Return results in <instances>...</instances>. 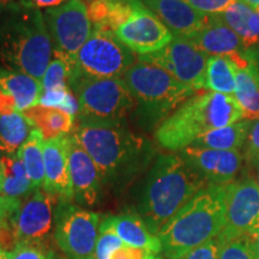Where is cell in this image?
Wrapping results in <instances>:
<instances>
[{"label":"cell","instance_id":"836d02e7","mask_svg":"<svg viewBox=\"0 0 259 259\" xmlns=\"http://www.w3.org/2000/svg\"><path fill=\"white\" fill-rule=\"evenodd\" d=\"M245 160L250 166L259 168V119L254 124H252L246 141Z\"/></svg>","mask_w":259,"mask_h":259},{"label":"cell","instance_id":"ac0fdd59","mask_svg":"<svg viewBox=\"0 0 259 259\" xmlns=\"http://www.w3.org/2000/svg\"><path fill=\"white\" fill-rule=\"evenodd\" d=\"M44 160V190L56 197L58 202H71L73 192L67 154V135L45 141Z\"/></svg>","mask_w":259,"mask_h":259},{"label":"cell","instance_id":"ffe728a7","mask_svg":"<svg viewBox=\"0 0 259 259\" xmlns=\"http://www.w3.org/2000/svg\"><path fill=\"white\" fill-rule=\"evenodd\" d=\"M200 51L210 56L228 57L245 50L244 42L216 15H208L204 27L189 38Z\"/></svg>","mask_w":259,"mask_h":259},{"label":"cell","instance_id":"30bf717a","mask_svg":"<svg viewBox=\"0 0 259 259\" xmlns=\"http://www.w3.org/2000/svg\"><path fill=\"white\" fill-rule=\"evenodd\" d=\"M53 46V56L72 65L77 53L93 34L88 8L83 0H69L63 5L47 9L44 14Z\"/></svg>","mask_w":259,"mask_h":259},{"label":"cell","instance_id":"7dc6e473","mask_svg":"<svg viewBox=\"0 0 259 259\" xmlns=\"http://www.w3.org/2000/svg\"><path fill=\"white\" fill-rule=\"evenodd\" d=\"M255 12H257V15H258V17H259V10H255ZM258 46H259V38H258Z\"/></svg>","mask_w":259,"mask_h":259},{"label":"cell","instance_id":"d6986e66","mask_svg":"<svg viewBox=\"0 0 259 259\" xmlns=\"http://www.w3.org/2000/svg\"><path fill=\"white\" fill-rule=\"evenodd\" d=\"M169 29L174 37L191 38L206 23L208 15L197 11L186 0H142Z\"/></svg>","mask_w":259,"mask_h":259},{"label":"cell","instance_id":"5b68a950","mask_svg":"<svg viewBox=\"0 0 259 259\" xmlns=\"http://www.w3.org/2000/svg\"><path fill=\"white\" fill-rule=\"evenodd\" d=\"M241 119L244 112L234 96L203 92L194 94L162 121L154 136L163 149L181 151L200 136Z\"/></svg>","mask_w":259,"mask_h":259},{"label":"cell","instance_id":"4dcf8cb0","mask_svg":"<svg viewBox=\"0 0 259 259\" xmlns=\"http://www.w3.org/2000/svg\"><path fill=\"white\" fill-rule=\"evenodd\" d=\"M71 71H72V65L69 61L61 57L54 56L41 80L44 92L70 88L69 79Z\"/></svg>","mask_w":259,"mask_h":259},{"label":"cell","instance_id":"60d3db41","mask_svg":"<svg viewBox=\"0 0 259 259\" xmlns=\"http://www.w3.org/2000/svg\"><path fill=\"white\" fill-rule=\"evenodd\" d=\"M111 259H130L127 252H126V245L122 248H119L118 251H115Z\"/></svg>","mask_w":259,"mask_h":259},{"label":"cell","instance_id":"277c9868","mask_svg":"<svg viewBox=\"0 0 259 259\" xmlns=\"http://www.w3.org/2000/svg\"><path fill=\"white\" fill-rule=\"evenodd\" d=\"M227 185L208 184L157 233L161 253L181 259L187 252L218 239L225 228Z\"/></svg>","mask_w":259,"mask_h":259},{"label":"cell","instance_id":"484cf974","mask_svg":"<svg viewBox=\"0 0 259 259\" xmlns=\"http://www.w3.org/2000/svg\"><path fill=\"white\" fill-rule=\"evenodd\" d=\"M35 126L23 113L0 115V153L17 154Z\"/></svg>","mask_w":259,"mask_h":259},{"label":"cell","instance_id":"8fae6325","mask_svg":"<svg viewBox=\"0 0 259 259\" xmlns=\"http://www.w3.org/2000/svg\"><path fill=\"white\" fill-rule=\"evenodd\" d=\"M137 59L162 67L194 92L205 89L206 63L209 57L189 38L174 37L161 51L147 56H138Z\"/></svg>","mask_w":259,"mask_h":259},{"label":"cell","instance_id":"ab89813d","mask_svg":"<svg viewBox=\"0 0 259 259\" xmlns=\"http://www.w3.org/2000/svg\"><path fill=\"white\" fill-rule=\"evenodd\" d=\"M248 238H250V242L252 246V250L254 252L255 259H259V227L253 233H251V234L248 235Z\"/></svg>","mask_w":259,"mask_h":259},{"label":"cell","instance_id":"c3c4849f","mask_svg":"<svg viewBox=\"0 0 259 259\" xmlns=\"http://www.w3.org/2000/svg\"><path fill=\"white\" fill-rule=\"evenodd\" d=\"M64 259H67V258H64Z\"/></svg>","mask_w":259,"mask_h":259},{"label":"cell","instance_id":"52a82bcc","mask_svg":"<svg viewBox=\"0 0 259 259\" xmlns=\"http://www.w3.org/2000/svg\"><path fill=\"white\" fill-rule=\"evenodd\" d=\"M69 87L78 101L77 121H125L137 106L122 78H76Z\"/></svg>","mask_w":259,"mask_h":259},{"label":"cell","instance_id":"e575fe53","mask_svg":"<svg viewBox=\"0 0 259 259\" xmlns=\"http://www.w3.org/2000/svg\"><path fill=\"white\" fill-rule=\"evenodd\" d=\"M186 2L204 15H218L228 9L236 0H186Z\"/></svg>","mask_w":259,"mask_h":259},{"label":"cell","instance_id":"6da1fadb","mask_svg":"<svg viewBox=\"0 0 259 259\" xmlns=\"http://www.w3.org/2000/svg\"><path fill=\"white\" fill-rule=\"evenodd\" d=\"M72 135L95 162L103 185L115 191L147 169L155 156L153 143L126 121H77Z\"/></svg>","mask_w":259,"mask_h":259},{"label":"cell","instance_id":"4fadbf2b","mask_svg":"<svg viewBox=\"0 0 259 259\" xmlns=\"http://www.w3.org/2000/svg\"><path fill=\"white\" fill-rule=\"evenodd\" d=\"M118 40L138 56L156 53L167 46L174 36L169 29L145 6L142 0L127 18L114 31Z\"/></svg>","mask_w":259,"mask_h":259},{"label":"cell","instance_id":"3957f363","mask_svg":"<svg viewBox=\"0 0 259 259\" xmlns=\"http://www.w3.org/2000/svg\"><path fill=\"white\" fill-rule=\"evenodd\" d=\"M53 56L44 14L27 0L10 9L0 21V63L42 80Z\"/></svg>","mask_w":259,"mask_h":259},{"label":"cell","instance_id":"7bdbcfd3","mask_svg":"<svg viewBox=\"0 0 259 259\" xmlns=\"http://www.w3.org/2000/svg\"><path fill=\"white\" fill-rule=\"evenodd\" d=\"M14 2L15 0H0V9L5 8V6H8L9 4H11V3Z\"/></svg>","mask_w":259,"mask_h":259},{"label":"cell","instance_id":"9a60e30c","mask_svg":"<svg viewBox=\"0 0 259 259\" xmlns=\"http://www.w3.org/2000/svg\"><path fill=\"white\" fill-rule=\"evenodd\" d=\"M179 155L206 183L215 185L234 183L244 163V155L240 151L213 150L190 145Z\"/></svg>","mask_w":259,"mask_h":259},{"label":"cell","instance_id":"d4e9b609","mask_svg":"<svg viewBox=\"0 0 259 259\" xmlns=\"http://www.w3.org/2000/svg\"><path fill=\"white\" fill-rule=\"evenodd\" d=\"M251 127L252 121L240 120L200 136L191 145L213 150L239 151L247 141Z\"/></svg>","mask_w":259,"mask_h":259},{"label":"cell","instance_id":"7a4b0ae2","mask_svg":"<svg viewBox=\"0 0 259 259\" xmlns=\"http://www.w3.org/2000/svg\"><path fill=\"white\" fill-rule=\"evenodd\" d=\"M208 183L179 154H160L145 179L138 213L151 233L160 229Z\"/></svg>","mask_w":259,"mask_h":259},{"label":"cell","instance_id":"cb8c5ba5","mask_svg":"<svg viewBox=\"0 0 259 259\" xmlns=\"http://www.w3.org/2000/svg\"><path fill=\"white\" fill-rule=\"evenodd\" d=\"M216 16L238 34L245 48L258 46L259 17L253 9L236 0L228 9Z\"/></svg>","mask_w":259,"mask_h":259},{"label":"cell","instance_id":"f1b7e54d","mask_svg":"<svg viewBox=\"0 0 259 259\" xmlns=\"http://www.w3.org/2000/svg\"><path fill=\"white\" fill-rule=\"evenodd\" d=\"M236 70L234 63L228 57H209L206 63L205 89L212 93L232 95L235 93Z\"/></svg>","mask_w":259,"mask_h":259},{"label":"cell","instance_id":"9c48e42d","mask_svg":"<svg viewBox=\"0 0 259 259\" xmlns=\"http://www.w3.org/2000/svg\"><path fill=\"white\" fill-rule=\"evenodd\" d=\"M102 215L72 202H58L54 240L67 259H95Z\"/></svg>","mask_w":259,"mask_h":259},{"label":"cell","instance_id":"f35d334b","mask_svg":"<svg viewBox=\"0 0 259 259\" xmlns=\"http://www.w3.org/2000/svg\"><path fill=\"white\" fill-rule=\"evenodd\" d=\"M31 5L36 6L37 9H51L56 8V6L63 5L69 0H27Z\"/></svg>","mask_w":259,"mask_h":259},{"label":"cell","instance_id":"2e32d148","mask_svg":"<svg viewBox=\"0 0 259 259\" xmlns=\"http://www.w3.org/2000/svg\"><path fill=\"white\" fill-rule=\"evenodd\" d=\"M67 154L73 200L79 206H94L99 200L102 186L95 162L72 134L67 135Z\"/></svg>","mask_w":259,"mask_h":259},{"label":"cell","instance_id":"7c38bea8","mask_svg":"<svg viewBox=\"0 0 259 259\" xmlns=\"http://www.w3.org/2000/svg\"><path fill=\"white\" fill-rule=\"evenodd\" d=\"M259 227V186L247 176L226 187L225 228L219 238L248 236Z\"/></svg>","mask_w":259,"mask_h":259},{"label":"cell","instance_id":"b9f144b4","mask_svg":"<svg viewBox=\"0 0 259 259\" xmlns=\"http://www.w3.org/2000/svg\"><path fill=\"white\" fill-rule=\"evenodd\" d=\"M240 2L245 3V4L250 6L251 9L259 10V0H240Z\"/></svg>","mask_w":259,"mask_h":259},{"label":"cell","instance_id":"603a6c76","mask_svg":"<svg viewBox=\"0 0 259 259\" xmlns=\"http://www.w3.org/2000/svg\"><path fill=\"white\" fill-rule=\"evenodd\" d=\"M23 114L40 130L45 141L69 135L76 124V116L54 107L36 105L23 112Z\"/></svg>","mask_w":259,"mask_h":259},{"label":"cell","instance_id":"8992f818","mask_svg":"<svg viewBox=\"0 0 259 259\" xmlns=\"http://www.w3.org/2000/svg\"><path fill=\"white\" fill-rule=\"evenodd\" d=\"M122 79L136 103L135 120L145 130H151L164 121L194 90L180 83L162 67L145 61H136L126 71Z\"/></svg>","mask_w":259,"mask_h":259},{"label":"cell","instance_id":"5bb4252c","mask_svg":"<svg viewBox=\"0 0 259 259\" xmlns=\"http://www.w3.org/2000/svg\"><path fill=\"white\" fill-rule=\"evenodd\" d=\"M56 197L44 189H35L25 202H22L11 223L14 226L18 244L22 242H45L50 240L54 223Z\"/></svg>","mask_w":259,"mask_h":259},{"label":"cell","instance_id":"bcb514c9","mask_svg":"<svg viewBox=\"0 0 259 259\" xmlns=\"http://www.w3.org/2000/svg\"><path fill=\"white\" fill-rule=\"evenodd\" d=\"M257 184L259 186V168H257Z\"/></svg>","mask_w":259,"mask_h":259},{"label":"cell","instance_id":"d590c367","mask_svg":"<svg viewBox=\"0 0 259 259\" xmlns=\"http://www.w3.org/2000/svg\"><path fill=\"white\" fill-rule=\"evenodd\" d=\"M181 259H219L218 239L204 242L203 245L187 252Z\"/></svg>","mask_w":259,"mask_h":259},{"label":"cell","instance_id":"7402d4cb","mask_svg":"<svg viewBox=\"0 0 259 259\" xmlns=\"http://www.w3.org/2000/svg\"><path fill=\"white\" fill-rule=\"evenodd\" d=\"M113 227L125 245L143 248L153 253H161V241L150 232L138 211H126L120 215H111Z\"/></svg>","mask_w":259,"mask_h":259},{"label":"cell","instance_id":"d6a6232c","mask_svg":"<svg viewBox=\"0 0 259 259\" xmlns=\"http://www.w3.org/2000/svg\"><path fill=\"white\" fill-rule=\"evenodd\" d=\"M10 259H57V254L48 242H22L10 253Z\"/></svg>","mask_w":259,"mask_h":259},{"label":"cell","instance_id":"f546056e","mask_svg":"<svg viewBox=\"0 0 259 259\" xmlns=\"http://www.w3.org/2000/svg\"><path fill=\"white\" fill-rule=\"evenodd\" d=\"M124 246V241L114 231L111 215L102 216L95 247V259H111L113 253Z\"/></svg>","mask_w":259,"mask_h":259},{"label":"cell","instance_id":"83f0119b","mask_svg":"<svg viewBox=\"0 0 259 259\" xmlns=\"http://www.w3.org/2000/svg\"><path fill=\"white\" fill-rule=\"evenodd\" d=\"M45 138L36 127L31 130L25 143L18 150V157L27 170L32 187L44 189L45 185V160H44Z\"/></svg>","mask_w":259,"mask_h":259},{"label":"cell","instance_id":"ba28073f","mask_svg":"<svg viewBox=\"0 0 259 259\" xmlns=\"http://www.w3.org/2000/svg\"><path fill=\"white\" fill-rule=\"evenodd\" d=\"M137 57L122 45L114 32L94 29L74 59L70 79L122 78Z\"/></svg>","mask_w":259,"mask_h":259},{"label":"cell","instance_id":"f6af8a7d","mask_svg":"<svg viewBox=\"0 0 259 259\" xmlns=\"http://www.w3.org/2000/svg\"><path fill=\"white\" fill-rule=\"evenodd\" d=\"M3 187V169H2V163H0V192H2Z\"/></svg>","mask_w":259,"mask_h":259},{"label":"cell","instance_id":"74e56055","mask_svg":"<svg viewBox=\"0 0 259 259\" xmlns=\"http://www.w3.org/2000/svg\"><path fill=\"white\" fill-rule=\"evenodd\" d=\"M22 200L9 198V197L0 194V225L6 220L11 219L21 206Z\"/></svg>","mask_w":259,"mask_h":259},{"label":"cell","instance_id":"4316f807","mask_svg":"<svg viewBox=\"0 0 259 259\" xmlns=\"http://www.w3.org/2000/svg\"><path fill=\"white\" fill-rule=\"evenodd\" d=\"M0 163L3 169V187L0 193L3 196L21 199L34 191L27 170L17 154L3 155Z\"/></svg>","mask_w":259,"mask_h":259},{"label":"cell","instance_id":"1f68e13d","mask_svg":"<svg viewBox=\"0 0 259 259\" xmlns=\"http://www.w3.org/2000/svg\"><path fill=\"white\" fill-rule=\"evenodd\" d=\"M219 259H255L248 236L218 238Z\"/></svg>","mask_w":259,"mask_h":259},{"label":"cell","instance_id":"8d00e7d4","mask_svg":"<svg viewBox=\"0 0 259 259\" xmlns=\"http://www.w3.org/2000/svg\"><path fill=\"white\" fill-rule=\"evenodd\" d=\"M18 240L16 236L14 226L11 220H6L0 225V250L12 253L15 248L17 247Z\"/></svg>","mask_w":259,"mask_h":259},{"label":"cell","instance_id":"e0dca14e","mask_svg":"<svg viewBox=\"0 0 259 259\" xmlns=\"http://www.w3.org/2000/svg\"><path fill=\"white\" fill-rule=\"evenodd\" d=\"M42 84L34 77L8 67H0V115L23 113L38 105Z\"/></svg>","mask_w":259,"mask_h":259},{"label":"cell","instance_id":"ee69618b","mask_svg":"<svg viewBox=\"0 0 259 259\" xmlns=\"http://www.w3.org/2000/svg\"><path fill=\"white\" fill-rule=\"evenodd\" d=\"M0 259H10V253L8 252L0 250Z\"/></svg>","mask_w":259,"mask_h":259},{"label":"cell","instance_id":"44dd1931","mask_svg":"<svg viewBox=\"0 0 259 259\" xmlns=\"http://www.w3.org/2000/svg\"><path fill=\"white\" fill-rule=\"evenodd\" d=\"M248 66L236 70L235 99L241 106L245 120L259 119V48L250 47L242 51Z\"/></svg>","mask_w":259,"mask_h":259}]
</instances>
